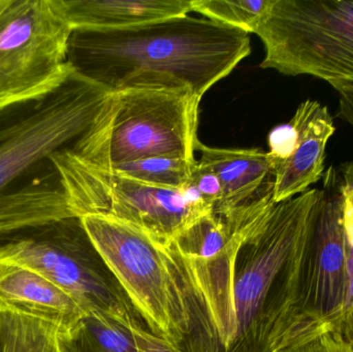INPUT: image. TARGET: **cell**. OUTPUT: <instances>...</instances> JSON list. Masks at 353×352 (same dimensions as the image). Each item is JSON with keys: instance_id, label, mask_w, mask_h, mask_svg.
Segmentation results:
<instances>
[{"instance_id": "obj_1", "label": "cell", "mask_w": 353, "mask_h": 352, "mask_svg": "<svg viewBox=\"0 0 353 352\" xmlns=\"http://www.w3.org/2000/svg\"><path fill=\"white\" fill-rule=\"evenodd\" d=\"M323 189L274 204L205 260L167 248L189 334L181 352H276L299 327L303 266Z\"/></svg>"}, {"instance_id": "obj_2", "label": "cell", "mask_w": 353, "mask_h": 352, "mask_svg": "<svg viewBox=\"0 0 353 352\" xmlns=\"http://www.w3.org/2000/svg\"><path fill=\"white\" fill-rule=\"evenodd\" d=\"M251 53L249 33L188 14L122 29H74L68 63L109 92L186 90L203 99Z\"/></svg>"}, {"instance_id": "obj_3", "label": "cell", "mask_w": 353, "mask_h": 352, "mask_svg": "<svg viewBox=\"0 0 353 352\" xmlns=\"http://www.w3.org/2000/svg\"><path fill=\"white\" fill-rule=\"evenodd\" d=\"M109 93L72 70L46 96L0 110V238L77 216L52 156L89 130Z\"/></svg>"}, {"instance_id": "obj_4", "label": "cell", "mask_w": 353, "mask_h": 352, "mask_svg": "<svg viewBox=\"0 0 353 352\" xmlns=\"http://www.w3.org/2000/svg\"><path fill=\"white\" fill-rule=\"evenodd\" d=\"M201 101L186 90L110 92L92 125L70 150L105 169L151 157L196 161Z\"/></svg>"}, {"instance_id": "obj_5", "label": "cell", "mask_w": 353, "mask_h": 352, "mask_svg": "<svg viewBox=\"0 0 353 352\" xmlns=\"http://www.w3.org/2000/svg\"><path fill=\"white\" fill-rule=\"evenodd\" d=\"M0 260L45 277L84 312L109 314L147 328L79 216L27 227L0 238Z\"/></svg>"}, {"instance_id": "obj_6", "label": "cell", "mask_w": 353, "mask_h": 352, "mask_svg": "<svg viewBox=\"0 0 353 352\" xmlns=\"http://www.w3.org/2000/svg\"><path fill=\"white\" fill-rule=\"evenodd\" d=\"M254 34L263 70L353 86V0H273Z\"/></svg>"}, {"instance_id": "obj_7", "label": "cell", "mask_w": 353, "mask_h": 352, "mask_svg": "<svg viewBox=\"0 0 353 352\" xmlns=\"http://www.w3.org/2000/svg\"><path fill=\"white\" fill-rule=\"evenodd\" d=\"M77 216L105 215L143 229L167 246L193 220L212 209L188 186L167 189L97 167L70 149L52 156Z\"/></svg>"}, {"instance_id": "obj_8", "label": "cell", "mask_w": 353, "mask_h": 352, "mask_svg": "<svg viewBox=\"0 0 353 352\" xmlns=\"http://www.w3.org/2000/svg\"><path fill=\"white\" fill-rule=\"evenodd\" d=\"M81 219L147 329L182 351L188 318L167 248L114 217L90 214Z\"/></svg>"}, {"instance_id": "obj_9", "label": "cell", "mask_w": 353, "mask_h": 352, "mask_svg": "<svg viewBox=\"0 0 353 352\" xmlns=\"http://www.w3.org/2000/svg\"><path fill=\"white\" fill-rule=\"evenodd\" d=\"M72 31L49 0H0V110L41 99L65 82Z\"/></svg>"}, {"instance_id": "obj_10", "label": "cell", "mask_w": 353, "mask_h": 352, "mask_svg": "<svg viewBox=\"0 0 353 352\" xmlns=\"http://www.w3.org/2000/svg\"><path fill=\"white\" fill-rule=\"evenodd\" d=\"M323 179V198L303 266L298 329L307 324L336 326L347 302L348 241L337 167H330Z\"/></svg>"}, {"instance_id": "obj_11", "label": "cell", "mask_w": 353, "mask_h": 352, "mask_svg": "<svg viewBox=\"0 0 353 352\" xmlns=\"http://www.w3.org/2000/svg\"><path fill=\"white\" fill-rule=\"evenodd\" d=\"M199 163L211 169L221 185V198L212 212L236 233L276 204V165L259 149L215 148L197 143Z\"/></svg>"}, {"instance_id": "obj_12", "label": "cell", "mask_w": 353, "mask_h": 352, "mask_svg": "<svg viewBox=\"0 0 353 352\" xmlns=\"http://www.w3.org/2000/svg\"><path fill=\"white\" fill-rule=\"evenodd\" d=\"M290 122L298 138L292 154L276 167V204L304 194L323 179L327 145L336 132L329 109L312 99L300 103Z\"/></svg>"}, {"instance_id": "obj_13", "label": "cell", "mask_w": 353, "mask_h": 352, "mask_svg": "<svg viewBox=\"0 0 353 352\" xmlns=\"http://www.w3.org/2000/svg\"><path fill=\"white\" fill-rule=\"evenodd\" d=\"M0 309L37 318L58 329L72 328L84 311L45 277L16 262L0 260Z\"/></svg>"}, {"instance_id": "obj_14", "label": "cell", "mask_w": 353, "mask_h": 352, "mask_svg": "<svg viewBox=\"0 0 353 352\" xmlns=\"http://www.w3.org/2000/svg\"><path fill=\"white\" fill-rule=\"evenodd\" d=\"M74 29H122L186 16L192 0H49Z\"/></svg>"}, {"instance_id": "obj_15", "label": "cell", "mask_w": 353, "mask_h": 352, "mask_svg": "<svg viewBox=\"0 0 353 352\" xmlns=\"http://www.w3.org/2000/svg\"><path fill=\"white\" fill-rule=\"evenodd\" d=\"M132 327L109 314L84 312L59 333L61 352H139Z\"/></svg>"}, {"instance_id": "obj_16", "label": "cell", "mask_w": 353, "mask_h": 352, "mask_svg": "<svg viewBox=\"0 0 353 352\" xmlns=\"http://www.w3.org/2000/svg\"><path fill=\"white\" fill-rule=\"evenodd\" d=\"M238 233L221 217L209 212L187 225L165 247L188 260H210L221 252Z\"/></svg>"}, {"instance_id": "obj_17", "label": "cell", "mask_w": 353, "mask_h": 352, "mask_svg": "<svg viewBox=\"0 0 353 352\" xmlns=\"http://www.w3.org/2000/svg\"><path fill=\"white\" fill-rule=\"evenodd\" d=\"M0 352H61L57 328L0 309Z\"/></svg>"}, {"instance_id": "obj_18", "label": "cell", "mask_w": 353, "mask_h": 352, "mask_svg": "<svg viewBox=\"0 0 353 352\" xmlns=\"http://www.w3.org/2000/svg\"><path fill=\"white\" fill-rule=\"evenodd\" d=\"M196 161L170 157H151L119 163L107 169L147 185L184 190L190 183Z\"/></svg>"}, {"instance_id": "obj_19", "label": "cell", "mask_w": 353, "mask_h": 352, "mask_svg": "<svg viewBox=\"0 0 353 352\" xmlns=\"http://www.w3.org/2000/svg\"><path fill=\"white\" fill-rule=\"evenodd\" d=\"M273 0H192V12L247 33H255Z\"/></svg>"}, {"instance_id": "obj_20", "label": "cell", "mask_w": 353, "mask_h": 352, "mask_svg": "<svg viewBox=\"0 0 353 352\" xmlns=\"http://www.w3.org/2000/svg\"><path fill=\"white\" fill-rule=\"evenodd\" d=\"M276 352H352L334 324H307L290 335Z\"/></svg>"}, {"instance_id": "obj_21", "label": "cell", "mask_w": 353, "mask_h": 352, "mask_svg": "<svg viewBox=\"0 0 353 352\" xmlns=\"http://www.w3.org/2000/svg\"><path fill=\"white\" fill-rule=\"evenodd\" d=\"M199 194V198L211 207L212 211L221 198V185L215 174L199 163H195L189 185Z\"/></svg>"}, {"instance_id": "obj_22", "label": "cell", "mask_w": 353, "mask_h": 352, "mask_svg": "<svg viewBox=\"0 0 353 352\" xmlns=\"http://www.w3.org/2000/svg\"><path fill=\"white\" fill-rule=\"evenodd\" d=\"M296 138L298 134L290 122L272 130L269 136V153L273 157L276 167L292 154Z\"/></svg>"}, {"instance_id": "obj_23", "label": "cell", "mask_w": 353, "mask_h": 352, "mask_svg": "<svg viewBox=\"0 0 353 352\" xmlns=\"http://www.w3.org/2000/svg\"><path fill=\"white\" fill-rule=\"evenodd\" d=\"M343 196V222L348 243L353 248V161L338 169Z\"/></svg>"}, {"instance_id": "obj_24", "label": "cell", "mask_w": 353, "mask_h": 352, "mask_svg": "<svg viewBox=\"0 0 353 352\" xmlns=\"http://www.w3.org/2000/svg\"><path fill=\"white\" fill-rule=\"evenodd\" d=\"M132 329L139 352H180L169 341L153 334L147 328L134 327Z\"/></svg>"}, {"instance_id": "obj_25", "label": "cell", "mask_w": 353, "mask_h": 352, "mask_svg": "<svg viewBox=\"0 0 353 352\" xmlns=\"http://www.w3.org/2000/svg\"><path fill=\"white\" fill-rule=\"evenodd\" d=\"M339 92V112L338 116L347 122L353 128V86H346Z\"/></svg>"}, {"instance_id": "obj_26", "label": "cell", "mask_w": 353, "mask_h": 352, "mask_svg": "<svg viewBox=\"0 0 353 352\" xmlns=\"http://www.w3.org/2000/svg\"><path fill=\"white\" fill-rule=\"evenodd\" d=\"M335 327L353 352V305L344 312Z\"/></svg>"}, {"instance_id": "obj_27", "label": "cell", "mask_w": 353, "mask_h": 352, "mask_svg": "<svg viewBox=\"0 0 353 352\" xmlns=\"http://www.w3.org/2000/svg\"><path fill=\"white\" fill-rule=\"evenodd\" d=\"M348 289L347 302H346V310L353 305V248L348 243ZM344 311V312H345Z\"/></svg>"}]
</instances>
